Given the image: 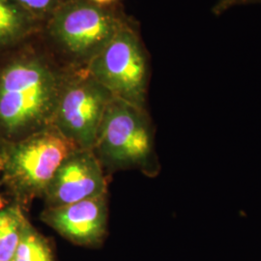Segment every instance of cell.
Segmentation results:
<instances>
[{"instance_id": "1", "label": "cell", "mask_w": 261, "mask_h": 261, "mask_svg": "<svg viewBox=\"0 0 261 261\" xmlns=\"http://www.w3.org/2000/svg\"><path fill=\"white\" fill-rule=\"evenodd\" d=\"M63 81L28 42L0 54V130L19 136L54 119Z\"/></svg>"}, {"instance_id": "2", "label": "cell", "mask_w": 261, "mask_h": 261, "mask_svg": "<svg viewBox=\"0 0 261 261\" xmlns=\"http://www.w3.org/2000/svg\"><path fill=\"white\" fill-rule=\"evenodd\" d=\"M86 70L113 98L144 109L148 58L137 31L128 23L87 63Z\"/></svg>"}, {"instance_id": "3", "label": "cell", "mask_w": 261, "mask_h": 261, "mask_svg": "<svg viewBox=\"0 0 261 261\" xmlns=\"http://www.w3.org/2000/svg\"><path fill=\"white\" fill-rule=\"evenodd\" d=\"M48 36L74 61L88 63L127 22L87 0H70L48 18Z\"/></svg>"}, {"instance_id": "4", "label": "cell", "mask_w": 261, "mask_h": 261, "mask_svg": "<svg viewBox=\"0 0 261 261\" xmlns=\"http://www.w3.org/2000/svg\"><path fill=\"white\" fill-rule=\"evenodd\" d=\"M112 98L87 70L63 83L54 115L57 129L80 148H92Z\"/></svg>"}, {"instance_id": "5", "label": "cell", "mask_w": 261, "mask_h": 261, "mask_svg": "<svg viewBox=\"0 0 261 261\" xmlns=\"http://www.w3.org/2000/svg\"><path fill=\"white\" fill-rule=\"evenodd\" d=\"M95 146L112 164H144L152 153V136L144 109L112 98Z\"/></svg>"}, {"instance_id": "6", "label": "cell", "mask_w": 261, "mask_h": 261, "mask_svg": "<svg viewBox=\"0 0 261 261\" xmlns=\"http://www.w3.org/2000/svg\"><path fill=\"white\" fill-rule=\"evenodd\" d=\"M75 146L57 128L41 130L12 148L7 162L8 175L27 192L47 190Z\"/></svg>"}, {"instance_id": "7", "label": "cell", "mask_w": 261, "mask_h": 261, "mask_svg": "<svg viewBox=\"0 0 261 261\" xmlns=\"http://www.w3.org/2000/svg\"><path fill=\"white\" fill-rule=\"evenodd\" d=\"M105 189V178L97 159L88 150H83L66 159L47 192L50 203L60 207L103 196Z\"/></svg>"}, {"instance_id": "8", "label": "cell", "mask_w": 261, "mask_h": 261, "mask_svg": "<svg viewBox=\"0 0 261 261\" xmlns=\"http://www.w3.org/2000/svg\"><path fill=\"white\" fill-rule=\"evenodd\" d=\"M106 213L103 196H100L55 207L47 219L54 228L69 240L91 244L99 241L103 235Z\"/></svg>"}, {"instance_id": "9", "label": "cell", "mask_w": 261, "mask_h": 261, "mask_svg": "<svg viewBox=\"0 0 261 261\" xmlns=\"http://www.w3.org/2000/svg\"><path fill=\"white\" fill-rule=\"evenodd\" d=\"M37 22L15 0H0V54L27 43Z\"/></svg>"}, {"instance_id": "10", "label": "cell", "mask_w": 261, "mask_h": 261, "mask_svg": "<svg viewBox=\"0 0 261 261\" xmlns=\"http://www.w3.org/2000/svg\"><path fill=\"white\" fill-rule=\"evenodd\" d=\"M27 225L18 208L0 211V261L13 260Z\"/></svg>"}, {"instance_id": "11", "label": "cell", "mask_w": 261, "mask_h": 261, "mask_svg": "<svg viewBox=\"0 0 261 261\" xmlns=\"http://www.w3.org/2000/svg\"><path fill=\"white\" fill-rule=\"evenodd\" d=\"M12 261H54L47 241L27 225Z\"/></svg>"}, {"instance_id": "12", "label": "cell", "mask_w": 261, "mask_h": 261, "mask_svg": "<svg viewBox=\"0 0 261 261\" xmlns=\"http://www.w3.org/2000/svg\"><path fill=\"white\" fill-rule=\"evenodd\" d=\"M20 7L39 20L50 17L60 6L70 0H15Z\"/></svg>"}, {"instance_id": "13", "label": "cell", "mask_w": 261, "mask_h": 261, "mask_svg": "<svg viewBox=\"0 0 261 261\" xmlns=\"http://www.w3.org/2000/svg\"><path fill=\"white\" fill-rule=\"evenodd\" d=\"M252 4H261V0H217L212 7V14L215 16H221L235 7Z\"/></svg>"}, {"instance_id": "14", "label": "cell", "mask_w": 261, "mask_h": 261, "mask_svg": "<svg viewBox=\"0 0 261 261\" xmlns=\"http://www.w3.org/2000/svg\"><path fill=\"white\" fill-rule=\"evenodd\" d=\"M87 1H89V2L93 3L95 5L105 7V6H107V5L112 4V3H113L115 0H87Z\"/></svg>"}]
</instances>
